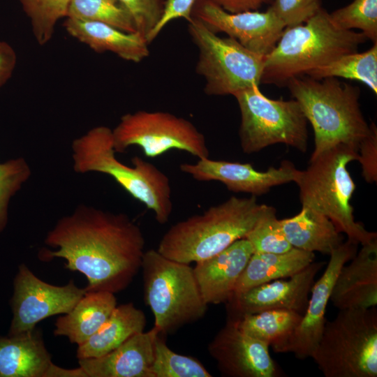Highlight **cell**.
Wrapping results in <instances>:
<instances>
[{"label": "cell", "instance_id": "6da1fadb", "mask_svg": "<svg viewBox=\"0 0 377 377\" xmlns=\"http://www.w3.org/2000/svg\"><path fill=\"white\" fill-rule=\"evenodd\" d=\"M45 243L57 249L43 256L66 260L65 267L87 279L86 292L126 289L141 269L145 239L126 214L79 205L61 218Z\"/></svg>", "mask_w": 377, "mask_h": 377}, {"label": "cell", "instance_id": "7a4b0ae2", "mask_svg": "<svg viewBox=\"0 0 377 377\" xmlns=\"http://www.w3.org/2000/svg\"><path fill=\"white\" fill-rule=\"evenodd\" d=\"M313 130L315 148L311 159L338 145L358 152L371 132L359 103L357 87L337 77L314 79L297 76L286 84Z\"/></svg>", "mask_w": 377, "mask_h": 377}, {"label": "cell", "instance_id": "3957f363", "mask_svg": "<svg viewBox=\"0 0 377 377\" xmlns=\"http://www.w3.org/2000/svg\"><path fill=\"white\" fill-rule=\"evenodd\" d=\"M268 205L256 196H232L172 225L163 235L157 251L171 260L190 264L209 258L235 241L245 238Z\"/></svg>", "mask_w": 377, "mask_h": 377}, {"label": "cell", "instance_id": "277c9868", "mask_svg": "<svg viewBox=\"0 0 377 377\" xmlns=\"http://www.w3.org/2000/svg\"><path fill=\"white\" fill-rule=\"evenodd\" d=\"M367 40L360 31L339 27L321 7L306 22L284 29L265 57L260 83L286 85L293 77L357 52Z\"/></svg>", "mask_w": 377, "mask_h": 377}, {"label": "cell", "instance_id": "5b68a950", "mask_svg": "<svg viewBox=\"0 0 377 377\" xmlns=\"http://www.w3.org/2000/svg\"><path fill=\"white\" fill-rule=\"evenodd\" d=\"M72 151L75 172H96L110 176L151 210L158 223L168 221L173 207L169 178L155 165L138 156L132 158V166L119 161L113 147L112 131L109 127H94L75 139Z\"/></svg>", "mask_w": 377, "mask_h": 377}, {"label": "cell", "instance_id": "8992f818", "mask_svg": "<svg viewBox=\"0 0 377 377\" xmlns=\"http://www.w3.org/2000/svg\"><path fill=\"white\" fill-rule=\"evenodd\" d=\"M357 159L355 149L338 145L311 159L306 170H299L294 182L300 188L302 206L325 216L348 239L364 245L377 239V234L355 220L350 202L355 184L347 165Z\"/></svg>", "mask_w": 377, "mask_h": 377}, {"label": "cell", "instance_id": "52a82bcc", "mask_svg": "<svg viewBox=\"0 0 377 377\" xmlns=\"http://www.w3.org/2000/svg\"><path fill=\"white\" fill-rule=\"evenodd\" d=\"M141 269L145 301L160 334L172 333L205 315L208 304L189 264L149 249L144 253Z\"/></svg>", "mask_w": 377, "mask_h": 377}, {"label": "cell", "instance_id": "ba28073f", "mask_svg": "<svg viewBox=\"0 0 377 377\" xmlns=\"http://www.w3.org/2000/svg\"><path fill=\"white\" fill-rule=\"evenodd\" d=\"M311 358L325 377H376V308L339 310Z\"/></svg>", "mask_w": 377, "mask_h": 377}, {"label": "cell", "instance_id": "9c48e42d", "mask_svg": "<svg viewBox=\"0 0 377 377\" xmlns=\"http://www.w3.org/2000/svg\"><path fill=\"white\" fill-rule=\"evenodd\" d=\"M232 96L241 113L239 137L244 153H256L279 143L302 152L307 150V120L296 100L271 99L257 84Z\"/></svg>", "mask_w": 377, "mask_h": 377}, {"label": "cell", "instance_id": "30bf717a", "mask_svg": "<svg viewBox=\"0 0 377 377\" xmlns=\"http://www.w3.org/2000/svg\"><path fill=\"white\" fill-rule=\"evenodd\" d=\"M188 31L198 51L195 71L205 81L206 94L233 95L260 84L265 56L232 38L218 36L193 17L188 22Z\"/></svg>", "mask_w": 377, "mask_h": 377}, {"label": "cell", "instance_id": "8fae6325", "mask_svg": "<svg viewBox=\"0 0 377 377\" xmlns=\"http://www.w3.org/2000/svg\"><path fill=\"white\" fill-rule=\"evenodd\" d=\"M112 131L116 153L136 145L151 158L171 149L185 151L198 159L209 158L205 135L190 121L170 112L138 110L127 113Z\"/></svg>", "mask_w": 377, "mask_h": 377}, {"label": "cell", "instance_id": "7c38bea8", "mask_svg": "<svg viewBox=\"0 0 377 377\" xmlns=\"http://www.w3.org/2000/svg\"><path fill=\"white\" fill-rule=\"evenodd\" d=\"M85 293L73 280L61 286L46 283L22 263L13 280L8 335L31 330L45 318L68 313Z\"/></svg>", "mask_w": 377, "mask_h": 377}, {"label": "cell", "instance_id": "4fadbf2b", "mask_svg": "<svg viewBox=\"0 0 377 377\" xmlns=\"http://www.w3.org/2000/svg\"><path fill=\"white\" fill-rule=\"evenodd\" d=\"M192 16L217 34L223 32L246 49L266 56L274 47L285 26L268 8L232 13L210 0H196Z\"/></svg>", "mask_w": 377, "mask_h": 377}, {"label": "cell", "instance_id": "5bb4252c", "mask_svg": "<svg viewBox=\"0 0 377 377\" xmlns=\"http://www.w3.org/2000/svg\"><path fill=\"white\" fill-rule=\"evenodd\" d=\"M357 247V243L347 239L330 254L324 272L311 288L300 324L276 353H291L300 360L312 357L327 320L326 308L337 276L341 267L356 255Z\"/></svg>", "mask_w": 377, "mask_h": 377}, {"label": "cell", "instance_id": "9a60e30c", "mask_svg": "<svg viewBox=\"0 0 377 377\" xmlns=\"http://www.w3.org/2000/svg\"><path fill=\"white\" fill-rule=\"evenodd\" d=\"M323 262H312L297 274L251 288L232 295L226 302L228 317L257 313L274 309L306 311L315 278Z\"/></svg>", "mask_w": 377, "mask_h": 377}, {"label": "cell", "instance_id": "2e32d148", "mask_svg": "<svg viewBox=\"0 0 377 377\" xmlns=\"http://www.w3.org/2000/svg\"><path fill=\"white\" fill-rule=\"evenodd\" d=\"M222 376L228 377H275L278 370L269 346L246 334L227 319L208 345Z\"/></svg>", "mask_w": 377, "mask_h": 377}, {"label": "cell", "instance_id": "e0dca14e", "mask_svg": "<svg viewBox=\"0 0 377 377\" xmlns=\"http://www.w3.org/2000/svg\"><path fill=\"white\" fill-rule=\"evenodd\" d=\"M182 172L200 182L219 181L235 193H247L258 196L267 193L272 187L295 182L299 170L290 161H283L276 168L258 171L249 163L201 158L195 163H182Z\"/></svg>", "mask_w": 377, "mask_h": 377}, {"label": "cell", "instance_id": "ac0fdd59", "mask_svg": "<svg viewBox=\"0 0 377 377\" xmlns=\"http://www.w3.org/2000/svg\"><path fill=\"white\" fill-rule=\"evenodd\" d=\"M251 243L242 238L217 254L195 263L193 272L207 304L226 303L253 253Z\"/></svg>", "mask_w": 377, "mask_h": 377}, {"label": "cell", "instance_id": "d6986e66", "mask_svg": "<svg viewBox=\"0 0 377 377\" xmlns=\"http://www.w3.org/2000/svg\"><path fill=\"white\" fill-rule=\"evenodd\" d=\"M362 246L335 280L330 300L339 310L377 305V239Z\"/></svg>", "mask_w": 377, "mask_h": 377}, {"label": "cell", "instance_id": "ffe728a7", "mask_svg": "<svg viewBox=\"0 0 377 377\" xmlns=\"http://www.w3.org/2000/svg\"><path fill=\"white\" fill-rule=\"evenodd\" d=\"M158 330L135 334L110 353L94 358L79 359L87 377H150Z\"/></svg>", "mask_w": 377, "mask_h": 377}, {"label": "cell", "instance_id": "44dd1931", "mask_svg": "<svg viewBox=\"0 0 377 377\" xmlns=\"http://www.w3.org/2000/svg\"><path fill=\"white\" fill-rule=\"evenodd\" d=\"M63 24L69 35L97 53L110 52L135 63L149 55V43L137 32H126L103 22L70 17H66Z\"/></svg>", "mask_w": 377, "mask_h": 377}, {"label": "cell", "instance_id": "7402d4cb", "mask_svg": "<svg viewBox=\"0 0 377 377\" xmlns=\"http://www.w3.org/2000/svg\"><path fill=\"white\" fill-rule=\"evenodd\" d=\"M52 363L42 332L36 327L0 336V377H45Z\"/></svg>", "mask_w": 377, "mask_h": 377}, {"label": "cell", "instance_id": "603a6c76", "mask_svg": "<svg viewBox=\"0 0 377 377\" xmlns=\"http://www.w3.org/2000/svg\"><path fill=\"white\" fill-rule=\"evenodd\" d=\"M116 306L117 298L113 293L86 292L68 313L57 318L54 335L66 337L78 346L101 327Z\"/></svg>", "mask_w": 377, "mask_h": 377}, {"label": "cell", "instance_id": "cb8c5ba5", "mask_svg": "<svg viewBox=\"0 0 377 377\" xmlns=\"http://www.w3.org/2000/svg\"><path fill=\"white\" fill-rule=\"evenodd\" d=\"M146 323L145 313L133 302L117 305L101 327L77 346V358L98 357L110 353L133 335L145 331Z\"/></svg>", "mask_w": 377, "mask_h": 377}, {"label": "cell", "instance_id": "d4e9b609", "mask_svg": "<svg viewBox=\"0 0 377 377\" xmlns=\"http://www.w3.org/2000/svg\"><path fill=\"white\" fill-rule=\"evenodd\" d=\"M280 223L294 248L330 255L343 242V235L327 217L307 207L302 206L297 214Z\"/></svg>", "mask_w": 377, "mask_h": 377}, {"label": "cell", "instance_id": "484cf974", "mask_svg": "<svg viewBox=\"0 0 377 377\" xmlns=\"http://www.w3.org/2000/svg\"><path fill=\"white\" fill-rule=\"evenodd\" d=\"M314 258L313 252L294 247L280 253L253 252L236 283L232 295L290 277L310 265Z\"/></svg>", "mask_w": 377, "mask_h": 377}, {"label": "cell", "instance_id": "4316f807", "mask_svg": "<svg viewBox=\"0 0 377 377\" xmlns=\"http://www.w3.org/2000/svg\"><path fill=\"white\" fill-rule=\"evenodd\" d=\"M302 317L294 311L274 309L228 318L242 332L271 346L276 352L292 334Z\"/></svg>", "mask_w": 377, "mask_h": 377}, {"label": "cell", "instance_id": "83f0119b", "mask_svg": "<svg viewBox=\"0 0 377 377\" xmlns=\"http://www.w3.org/2000/svg\"><path fill=\"white\" fill-rule=\"evenodd\" d=\"M314 79L342 77L365 84L377 94V42L362 52L343 54L334 60L309 71Z\"/></svg>", "mask_w": 377, "mask_h": 377}, {"label": "cell", "instance_id": "f1b7e54d", "mask_svg": "<svg viewBox=\"0 0 377 377\" xmlns=\"http://www.w3.org/2000/svg\"><path fill=\"white\" fill-rule=\"evenodd\" d=\"M66 17L103 22L126 32H136L131 17L115 0H71Z\"/></svg>", "mask_w": 377, "mask_h": 377}, {"label": "cell", "instance_id": "f546056e", "mask_svg": "<svg viewBox=\"0 0 377 377\" xmlns=\"http://www.w3.org/2000/svg\"><path fill=\"white\" fill-rule=\"evenodd\" d=\"M197 360L172 350L159 334L154 343L150 377H212Z\"/></svg>", "mask_w": 377, "mask_h": 377}, {"label": "cell", "instance_id": "4dcf8cb0", "mask_svg": "<svg viewBox=\"0 0 377 377\" xmlns=\"http://www.w3.org/2000/svg\"><path fill=\"white\" fill-rule=\"evenodd\" d=\"M30 20L32 33L39 45L52 38L57 22L66 18L71 0H19Z\"/></svg>", "mask_w": 377, "mask_h": 377}, {"label": "cell", "instance_id": "1f68e13d", "mask_svg": "<svg viewBox=\"0 0 377 377\" xmlns=\"http://www.w3.org/2000/svg\"><path fill=\"white\" fill-rule=\"evenodd\" d=\"M245 238L254 252L280 253L293 248L283 232L275 208L269 205Z\"/></svg>", "mask_w": 377, "mask_h": 377}, {"label": "cell", "instance_id": "d6a6232c", "mask_svg": "<svg viewBox=\"0 0 377 377\" xmlns=\"http://www.w3.org/2000/svg\"><path fill=\"white\" fill-rule=\"evenodd\" d=\"M330 15L339 27L360 29L367 39L377 42V0H354Z\"/></svg>", "mask_w": 377, "mask_h": 377}, {"label": "cell", "instance_id": "836d02e7", "mask_svg": "<svg viewBox=\"0 0 377 377\" xmlns=\"http://www.w3.org/2000/svg\"><path fill=\"white\" fill-rule=\"evenodd\" d=\"M31 169L22 158L0 163V232L8 223V205L11 198L29 179Z\"/></svg>", "mask_w": 377, "mask_h": 377}, {"label": "cell", "instance_id": "e575fe53", "mask_svg": "<svg viewBox=\"0 0 377 377\" xmlns=\"http://www.w3.org/2000/svg\"><path fill=\"white\" fill-rule=\"evenodd\" d=\"M115 1L128 13L136 32L147 40L162 17L165 0Z\"/></svg>", "mask_w": 377, "mask_h": 377}, {"label": "cell", "instance_id": "d590c367", "mask_svg": "<svg viewBox=\"0 0 377 377\" xmlns=\"http://www.w3.org/2000/svg\"><path fill=\"white\" fill-rule=\"evenodd\" d=\"M320 8V0H273L269 7L285 28L306 22Z\"/></svg>", "mask_w": 377, "mask_h": 377}, {"label": "cell", "instance_id": "8d00e7d4", "mask_svg": "<svg viewBox=\"0 0 377 377\" xmlns=\"http://www.w3.org/2000/svg\"><path fill=\"white\" fill-rule=\"evenodd\" d=\"M371 132L360 143L358 149V159L362 169V176L368 183L377 180V128L371 122Z\"/></svg>", "mask_w": 377, "mask_h": 377}, {"label": "cell", "instance_id": "74e56055", "mask_svg": "<svg viewBox=\"0 0 377 377\" xmlns=\"http://www.w3.org/2000/svg\"><path fill=\"white\" fill-rule=\"evenodd\" d=\"M195 1L196 0H165L162 17L148 36L147 43L149 44L153 41L162 29L174 20L184 18L188 22L191 21L192 10Z\"/></svg>", "mask_w": 377, "mask_h": 377}, {"label": "cell", "instance_id": "f35d334b", "mask_svg": "<svg viewBox=\"0 0 377 377\" xmlns=\"http://www.w3.org/2000/svg\"><path fill=\"white\" fill-rule=\"evenodd\" d=\"M17 64V55L13 47L0 40V87L11 77Z\"/></svg>", "mask_w": 377, "mask_h": 377}, {"label": "cell", "instance_id": "ab89813d", "mask_svg": "<svg viewBox=\"0 0 377 377\" xmlns=\"http://www.w3.org/2000/svg\"><path fill=\"white\" fill-rule=\"evenodd\" d=\"M227 12L236 13L258 10L269 0H210Z\"/></svg>", "mask_w": 377, "mask_h": 377}, {"label": "cell", "instance_id": "60d3db41", "mask_svg": "<svg viewBox=\"0 0 377 377\" xmlns=\"http://www.w3.org/2000/svg\"><path fill=\"white\" fill-rule=\"evenodd\" d=\"M45 377H87L80 366L77 369H64L52 363Z\"/></svg>", "mask_w": 377, "mask_h": 377}]
</instances>
